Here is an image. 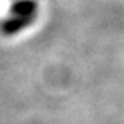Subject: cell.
I'll return each instance as SVG.
<instances>
[{
  "label": "cell",
  "instance_id": "1",
  "mask_svg": "<svg viewBox=\"0 0 124 124\" xmlns=\"http://www.w3.org/2000/svg\"><path fill=\"white\" fill-rule=\"evenodd\" d=\"M31 23H33V17H17V16H14L12 19H7V20L3 22L1 33L7 34V36H12V34L19 33L20 30H23L24 27H27Z\"/></svg>",
  "mask_w": 124,
  "mask_h": 124
},
{
  "label": "cell",
  "instance_id": "2",
  "mask_svg": "<svg viewBox=\"0 0 124 124\" xmlns=\"http://www.w3.org/2000/svg\"><path fill=\"white\" fill-rule=\"evenodd\" d=\"M37 3L34 0H17L12 4V13L17 17H34Z\"/></svg>",
  "mask_w": 124,
  "mask_h": 124
}]
</instances>
